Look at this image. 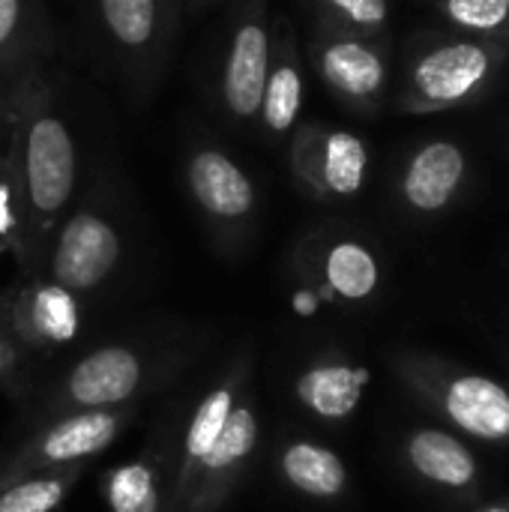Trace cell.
Instances as JSON below:
<instances>
[{
	"label": "cell",
	"mask_w": 509,
	"mask_h": 512,
	"mask_svg": "<svg viewBox=\"0 0 509 512\" xmlns=\"http://www.w3.org/2000/svg\"><path fill=\"white\" fill-rule=\"evenodd\" d=\"M3 162L15 195L24 258L57 231L78 186V144L57 111V93L42 63L27 66L21 75Z\"/></svg>",
	"instance_id": "1"
},
{
	"label": "cell",
	"mask_w": 509,
	"mask_h": 512,
	"mask_svg": "<svg viewBox=\"0 0 509 512\" xmlns=\"http://www.w3.org/2000/svg\"><path fill=\"white\" fill-rule=\"evenodd\" d=\"M270 54L273 24L267 15V0H234L216 93L225 117L237 129L258 126Z\"/></svg>",
	"instance_id": "2"
},
{
	"label": "cell",
	"mask_w": 509,
	"mask_h": 512,
	"mask_svg": "<svg viewBox=\"0 0 509 512\" xmlns=\"http://www.w3.org/2000/svg\"><path fill=\"white\" fill-rule=\"evenodd\" d=\"M96 18L117 63L138 90H153L174 51L180 21L168 0H96Z\"/></svg>",
	"instance_id": "3"
},
{
	"label": "cell",
	"mask_w": 509,
	"mask_h": 512,
	"mask_svg": "<svg viewBox=\"0 0 509 512\" xmlns=\"http://www.w3.org/2000/svg\"><path fill=\"white\" fill-rule=\"evenodd\" d=\"M129 411L108 408V411H72L42 429L27 447H21L6 468H0V483L27 477V474H48V471H69L99 453H105L120 429L126 426Z\"/></svg>",
	"instance_id": "4"
},
{
	"label": "cell",
	"mask_w": 509,
	"mask_h": 512,
	"mask_svg": "<svg viewBox=\"0 0 509 512\" xmlns=\"http://www.w3.org/2000/svg\"><path fill=\"white\" fill-rule=\"evenodd\" d=\"M123 258V240L117 225L99 210L81 207L54 231L48 258V279L72 294H87L108 282Z\"/></svg>",
	"instance_id": "5"
},
{
	"label": "cell",
	"mask_w": 509,
	"mask_h": 512,
	"mask_svg": "<svg viewBox=\"0 0 509 512\" xmlns=\"http://www.w3.org/2000/svg\"><path fill=\"white\" fill-rule=\"evenodd\" d=\"M186 189L201 216L222 234H240L258 207V192L246 168L216 144H195L186 153Z\"/></svg>",
	"instance_id": "6"
},
{
	"label": "cell",
	"mask_w": 509,
	"mask_h": 512,
	"mask_svg": "<svg viewBox=\"0 0 509 512\" xmlns=\"http://www.w3.org/2000/svg\"><path fill=\"white\" fill-rule=\"evenodd\" d=\"M366 144L351 132H327L315 123L291 135V171L315 195H354L366 177Z\"/></svg>",
	"instance_id": "7"
},
{
	"label": "cell",
	"mask_w": 509,
	"mask_h": 512,
	"mask_svg": "<svg viewBox=\"0 0 509 512\" xmlns=\"http://www.w3.org/2000/svg\"><path fill=\"white\" fill-rule=\"evenodd\" d=\"M6 330L15 342L33 351L66 348L81 333L78 294L51 279H33L9 297Z\"/></svg>",
	"instance_id": "8"
},
{
	"label": "cell",
	"mask_w": 509,
	"mask_h": 512,
	"mask_svg": "<svg viewBox=\"0 0 509 512\" xmlns=\"http://www.w3.org/2000/svg\"><path fill=\"white\" fill-rule=\"evenodd\" d=\"M255 444H258L255 408L240 402V405H234L222 435L213 441V447L207 450V456L195 468L186 495L180 498V504L186 507V512L219 510L225 504V498L234 492L246 462L255 453Z\"/></svg>",
	"instance_id": "9"
},
{
	"label": "cell",
	"mask_w": 509,
	"mask_h": 512,
	"mask_svg": "<svg viewBox=\"0 0 509 512\" xmlns=\"http://www.w3.org/2000/svg\"><path fill=\"white\" fill-rule=\"evenodd\" d=\"M144 381L141 357L126 345H105L90 351L69 372L60 402L72 411H108L123 408L138 396Z\"/></svg>",
	"instance_id": "10"
},
{
	"label": "cell",
	"mask_w": 509,
	"mask_h": 512,
	"mask_svg": "<svg viewBox=\"0 0 509 512\" xmlns=\"http://www.w3.org/2000/svg\"><path fill=\"white\" fill-rule=\"evenodd\" d=\"M312 63L321 81L348 102H366L384 87L381 54L351 33H321L312 39Z\"/></svg>",
	"instance_id": "11"
},
{
	"label": "cell",
	"mask_w": 509,
	"mask_h": 512,
	"mask_svg": "<svg viewBox=\"0 0 509 512\" xmlns=\"http://www.w3.org/2000/svg\"><path fill=\"white\" fill-rule=\"evenodd\" d=\"M303 108V63L297 36L285 21H276L273 27V54H270V72L264 84L261 114L258 126L270 138H282L297 129Z\"/></svg>",
	"instance_id": "12"
},
{
	"label": "cell",
	"mask_w": 509,
	"mask_h": 512,
	"mask_svg": "<svg viewBox=\"0 0 509 512\" xmlns=\"http://www.w3.org/2000/svg\"><path fill=\"white\" fill-rule=\"evenodd\" d=\"M243 381H246V369H234L222 384H216L195 405L192 420H189L186 435H183V453H180V468H177V480H174L177 501L186 495L195 468L201 465V459L207 456L213 441L222 435V429H225V423H228V417H231V411L237 405V393H240Z\"/></svg>",
	"instance_id": "13"
},
{
	"label": "cell",
	"mask_w": 509,
	"mask_h": 512,
	"mask_svg": "<svg viewBox=\"0 0 509 512\" xmlns=\"http://www.w3.org/2000/svg\"><path fill=\"white\" fill-rule=\"evenodd\" d=\"M45 0H0V69H24L51 51Z\"/></svg>",
	"instance_id": "14"
},
{
	"label": "cell",
	"mask_w": 509,
	"mask_h": 512,
	"mask_svg": "<svg viewBox=\"0 0 509 512\" xmlns=\"http://www.w3.org/2000/svg\"><path fill=\"white\" fill-rule=\"evenodd\" d=\"M489 69V57L483 48L456 42L426 54L414 69V84L426 99L450 102L465 96Z\"/></svg>",
	"instance_id": "15"
},
{
	"label": "cell",
	"mask_w": 509,
	"mask_h": 512,
	"mask_svg": "<svg viewBox=\"0 0 509 512\" xmlns=\"http://www.w3.org/2000/svg\"><path fill=\"white\" fill-rule=\"evenodd\" d=\"M366 381H369L366 369L342 366V363H324V366L306 369L297 378L294 393H297L300 405L306 411H312L315 417L342 420L360 405Z\"/></svg>",
	"instance_id": "16"
},
{
	"label": "cell",
	"mask_w": 509,
	"mask_h": 512,
	"mask_svg": "<svg viewBox=\"0 0 509 512\" xmlns=\"http://www.w3.org/2000/svg\"><path fill=\"white\" fill-rule=\"evenodd\" d=\"M447 414L471 435L489 441L509 435V396L495 381L459 378L447 393Z\"/></svg>",
	"instance_id": "17"
},
{
	"label": "cell",
	"mask_w": 509,
	"mask_h": 512,
	"mask_svg": "<svg viewBox=\"0 0 509 512\" xmlns=\"http://www.w3.org/2000/svg\"><path fill=\"white\" fill-rule=\"evenodd\" d=\"M462 171H465V159L453 144L447 141L429 144L414 156L405 174V195L417 210H438L459 186Z\"/></svg>",
	"instance_id": "18"
},
{
	"label": "cell",
	"mask_w": 509,
	"mask_h": 512,
	"mask_svg": "<svg viewBox=\"0 0 509 512\" xmlns=\"http://www.w3.org/2000/svg\"><path fill=\"white\" fill-rule=\"evenodd\" d=\"M279 471L291 489L309 498H336L348 480L342 459L333 450L318 447L312 441L288 444L279 456Z\"/></svg>",
	"instance_id": "19"
},
{
	"label": "cell",
	"mask_w": 509,
	"mask_h": 512,
	"mask_svg": "<svg viewBox=\"0 0 509 512\" xmlns=\"http://www.w3.org/2000/svg\"><path fill=\"white\" fill-rule=\"evenodd\" d=\"M411 462L420 474L444 486H465L474 477L471 453L444 432H420L411 438Z\"/></svg>",
	"instance_id": "20"
},
{
	"label": "cell",
	"mask_w": 509,
	"mask_h": 512,
	"mask_svg": "<svg viewBox=\"0 0 509 512\" xmlns=\"http://www.w3.org/2000/svg\"><path fill=\"white\" fill-rule=\"evenodd\" d=\"M75 480V468L6 480L0 483V512H54L69 495Z\"/></svg>",
	"instance_id": "21"
},
{
	"label": "cell",
	"mask_w": 509,
	"mask_h": 512,
	"mask_svg": "<svg viewBox=\"0 0 509 512\" xmlns=\"http://www.w3.org/2000/svg\"><path fill=\"white\" fill-rule=\"evenodd\" d=\"M324 279L339 297L363 300L378 285V264L366 246L342 240L324 258Z\"/></svg>",
	"instance_id": "22"
},
{
	"label": "cell",
	"mask_w": 509,
	"mask_h": 512,
	"mask_svg": "<svg viewBox=\"0 0 509 512\" xmlns=\"http://www.w3.org/2000/svg\"><path fill=\"white\" fill-rule=\"evenodd\" d=\"M102 492L111 512H159V480L153 462L147 459L108 471Z\"/></svg>",
	"instance_id": "23"
},
{
	"label": "cell",
	"mask_w": 509,
	"mask_h": 512,
	"mask_svg": "<svg viewBox=\"0 0 509 512\" xmlns=\"http://www.w3.org/2000/svg\"><path fill=\"white\" fill-rule=\"evenodd\" d=\"M327 18L357 30H375L387 21V0H321Z\"/></svg>",
	"instance_id": "24"
},
{
	"label": "cell",
	"mask_w": 509,
	"mask_h": 512,
	"mask_svg": "<svg viewBox=\"0 0 509 512\" xmlns=\"http://www.w3.org/2000/svg\"><path fill=\"white\" fill-rule=\"evenodd\" d=\"M450 15L465 27H498L509 12V0H450Z\"/></svg>",
	"instance_id": "25"
},
{
	"label": "cell",
	"mask_w": 509,
	"mask_h": 512,
	"mask_svg": "<svg viewBox=\"0 0 509 512\" xmlns=\"http://www.w3.org/2000/svg\"><path fill=\"white\" fill-rule=\"evenodd\" d=\"M0 246L15 249L21 255V225H18L15 195H12V183L6 174L3 153H0Z\"/></svg>",
	"instance_id": "26"
},
{
	"label": "cell",
	"mask_w": 509,
	"mask_h": 512,
	"mask_svg": "<svg viewBox=\"0 0 509 512\" xmlns=\"http://www.w3.org/2000/svg\"><path fill=\"white\" fill-rule=\"evenodd\" d=\"M33 66V63H30ZM27 69V66H24ZM24 69H0V153H6V138H9V126H12V111H15V99H18V84Z\"/></svg>",
	"instance_id": "27"
},
{
	"label": "cell",
	"mask_w": 509,
	"mask_h": 512,
	"mask_svg": "<svg viewBox=\"0 0 509 512\" xmlns=\"http://www.w3.org/2000/svg\"><path fill=\"white\" fill-rule=\"evenodd\" d=\"M9 363H12V348H9V339L0 336V375L9 369Z\"/></svg>",
	"instance_id": "28"
},
{
	"label": "cell",
	"mask_w": 509,
	"mask_h": 512,
	"mask_svg": "<svg viewBox=\"0 0 509 512\" xmlns=\"http://www.w3.org/2000/svg\"><path fill=\"white\" fill-rule=\"evenodd\" d=\"M213 3H216V0H186V12H189V15H201V12L210 9Z\"/></svg>",
	"instance_id": "29"
},
{
	"label": "cell",
	"mask_w": 509,
	"mask_h": 512,
	"mask_svg": "<svg viewBox=\"0 0 509 512\" xmlns=\"http://www.w3.org/2000/svg\"><path fill=\"white\" fill-rule=\"evenodd\" d=\"M171 3V9H174V15L177 18H183L186 15V0H168Z\"/></svg>",
	"instance_id": "30"
},
{
	"label": "cell",
	"mask_w": 509,
	"mask_h": 512,
	"mask_svg": "<svg viewBox=\"0 0 509 512\" xmlns=\"http://www.w3.org/2000/svg\"><path fill=\"white\" fill-rule=\"evenodd\" d=\"M489 512H507V510H489Z\"/></svg>",
	"instance_id": "31"
}]
</instances>
